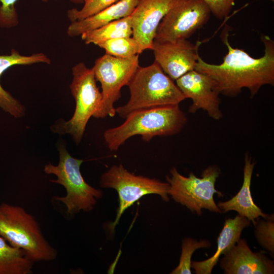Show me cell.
<instances>
[{"label":"cell","mask_w":274,"mask_h":274,"mask_svg":"<svg viewBox=\"0 0 274 274\" xmlns=\"http://www.w3.org/2000/svg\"><path fill=\"white\" fill-rule=\"evenodd\" d=\"M228 30L223 31L221 38L228 49L220 64H210L199 56L195 70L209 76L214 89L219 93L234 96L244 88L251 96L255 95L265 85L274 84V42L267 36H262L264 53L253 58L245 50L233 48L228 42Z\"/></svg>","instance_id":"6da1fadb"},{"label":"cell","mask_w":274,"mask_h":274,"mask_svg":"<svg viewBox=\"0 0 274 274\" xmlns=\"http://www.w3.org/2000/svg\"><path fill=\"white\" fill-rule=\"evenodd\" d=\"M121 125L106 130L105 143L111 151H116L129 138L135 135L149 142L156 136H169L179 133L187 122L179 105H168L133 111Z\"/></svg>","instance_id":"7a4b0ae2"},{"label":"cell","mask_w":274,"mask_h":274,"mask_svg":"<svg viewBox=\"0 0 274 274\" xmlns=\"http://www.w3.org/2000/svg\"><path fill=\"white\" fill-rule=\"evenodd\" d=\"M127 86L130 91L128 102L115 109L116 113L124 119L136 110L179 105L186 99L155 61L149 66H139Z\"/></svg>","instance_id":"3957f363"},{"label":"cell","mask_w":274,"mask_h":274,"mask_svg":"<svg viewBox=\"0 0 274 274\" xmlns=\"http://www.w3.org/2000/svg\"><path fill=\"white\" fill-rule=\"evenodd\" d=\"M0 235L33 261H50L57 252L44 237L33 216L22 207L0 203Z\"/></svg>","instance_id":"277c9868"},{"label":"cell","mask_w":274,"mask_h":274,"mask_svg":"<svg viewBox=\"0 0 274 274\" xmlns=\"http://www.w3.org/2000/svg\"><path fill=\"white\" fill-rule=\"evenodd\" d=\"M59 160L57 165L49 163L45 165L44 172L56 176V180L50 182L63 186L66 194L64 196H55L56 200L63 203L69 215L81 211L88 212L92 210L97 200L101 198V190L89 185L84 179L80 171L83 160L75 158L68 153L63 146L59 150Z\"/></svg>","instance_id":"5b68a950"},{"label":"cell","mask_w":274,"mask_h":274,"mask_svg":"<svg viewBox=\"0 0 274 274\" xmlns=\"http://www.w3.org/2000/svg\"><path fill=\"white\" fill-rule=\"evenodd\" d=\"M72 73L73 79L70 89L76 101L74 114L68 121L54 125L53 129L59 133L71 134L78 144L89 119L99 110L102 97L92 68L79 62L73 67Z\"/></svg>","instance_id":"8992f818"},{"label":"cell","mask_w":274,"mask_h":274,"mask_svg":"<svg viewBox=\"0 0 274 274\" xmlns=\"http://www.w3.org/2000/svg\"><path fill=\"white\" fill-rule=\"evenodd\" d=\"M219 169L215 166L208 167L202 173L201 178L192 172L188 177L180 174L176 167L170 170V176L166 177L169 185L168 195L177 202L185 206L192 212L201 215V209L222 213L214 199V194L223 195L215 189V183L219 176Z\"/></svg>","instance_id":"52a82bcc"},{"label":"cell","mask_w":274,"mask_h":274,"mask_svg":"<svg viewBox=\"0 0 274 274\" xmlns=\"http://www.w3.org/2000/svg\"><path fill=\"white\" fill-rule=\"evenodd\" d=\"M100 185L103 188L115 189L118 194L119 206L116 218L109 225L113 233L124 211L143 196L155 194L165 201L169 200V184L156 179L136 176L125 169L122 164L112 165L100 177Z\"/></svg>","instance_id":"ba28073f"},{"label":"cell","mask_w":274,"mask_h":274,"mask_svg":"<svg viewBox=\"0 0 274 274\" xmlns=\"http://www.w3.org/2000/svg\"><path fill=\"white\" fill-rule=\"evenodd\" d=\"M138 54L128 58L116 57L106 54L97 58L92 68L96 81L101 87L102 102L94 115L95 118L114 117L115 102L121 97V90L127 86L139 66Z\"/></svg>","instance_id":"9c48e42d"},{"label":"cell","mask_w":274,"mask_h":274,"mask_svg":"<svg viewBox=\"0 0 274 274\" xmlns=\"http://www.w3.org/2000/svg\"><path fill=\"white\" fill-rule=\"evenodd\" d=\"M211 14L202 0H175L158 25L154 40H187L207 23Z\"/></svg>","instance_id":"30bf717a"},{"label":"cell","mask_w":274,"mask_h":274,"mask_svg":"<svg viewBox=\"0 0 274 274\" xmlns=\"http://www.w3.org/2000/svg\"><path fill=\"white\" fill-rule=\"evenodd\" d=\"M202 42L193 44L187 40L174 42L154 40L152 50L155 61L173 81L195 70L199 57L198 49Z\"/></svg>","instance_id":"8fae6325"},{"label":"cell","mask_w":274,"mask_h":274,"mask_svg":"<svg viewBox=\"0 0 274 274\" xmlns=\"http://www.w3.org/2000/svg\"><path fill=\"white\" fill-rule=\"evenodd\" d=\"M176 82L185 98L192 100L189 108L190 113L202 110L215 120L222 117L219 94L214 89L213 80L209 76L193 70L180 77Z\"/></svg>","instance_id":"7c38bea8"},{"label":"cell","mask_w":274,"mask_h":274,"mask_svg":"<svg viewBox=\"0 0 274 274\" xmlns=\"http://www.w3.org/2000/svg\"><path fill=\"white\" fill-rule=\"evenodd\" d=\"M175 0H139L130 15L132 37L139 46L140 53L152 49L158 25Z\"/></svg>","instance_id":"4fadbf2b"},{"label":"cell","mask_w":274,"mask_h":274,"mask_svg":"<svg viewBox=\"0 0 274 274\" xmlns=\"http://www.w3.org/2000/svg\"><path fill=\"white\" fill-rule=\"evenodd\" d=\"M223 255L220 266L224 273H273V261L263 252H253L245 239H239Z\"/></svg>","instance_id":"5bb4252c"},{"label":"cell","mask_w":274,"mask_h":274,"mask_svg":"<svg viewBox=\"0 0 274 274\" xmlns=\"http://www.w3.org/2000/svg\"><path fill=\"white\" fill-rule=\"evenodd\" d=\"M255 163L248 154L245 158L244 167V180L239 192L230 199L218 202L217 206L222 212L230 211L237 212L239 215L247 218L254 225L259 217L264 219L269 217L254 202L250 190L252 176Z\"/></svg>","instance_id":"9a60e30c"},{"label":"cell","mask_w":274,"mask_h":274,"mask_svg":"<svg viewBox=\"0 0 274 274\" xmlns=\"http://www.w3.org/2000/svg\"><path fill=\"white\" fill-rule=\"evenodd\" d=\"M251 221L247 218L237 215L225 221L223 228L217 239V248L210 258L200 261H191V267L196 274H211L219 257L224 254L240 239L243 230L248 227Z\"/></svg>","instance_id":"2e32d148"},{"label":"cell","mask_w":274,"mask_h":274,"mask_svg":"<svg viewBox=\"0 0 274 274\" xmlns=\"http://www.w3.org/2000/svg\"><path fill=\"white\" fill-rule=\"evenodd\" d=\"M139 0H120L112 6L89 17L71 22L67 29L70 37L81 36L83 33L101 27L108 23L130 15Z\"/></svg>","instance_id":"e0dca14e"},{"label":"cell","mask_w":274,"mask_h":274,"mask_svg":"<svg viewBox=\"0 0 274 274\" xmlns=\"http://www.w3.org/2000/svg\"><path fill=\"white\" fill-rule=\"evenodd\" d=\"M50 64L51 60L45 54L41 52L30 55H23L12 49L9 55H0V77L7 69L15 65H29L37 63ZM0 107L15 117H22L24 113L23 106L0 84Z\"/></svg>","instance_id":"ac0fdd59"},{"label":"cell","mask_w":274,"mask_h":274,"mask_svg":"<svg viewBox=\"0 0 274 274\" xmlns=\"http://www.w3.org/2000/svg\"><path fill=\"white\" fill-rule=\"evenodd\" d=\"M34 262L23 250L0 235V274H31Z\"/></svg>","instance_id":"d6986e66"},{"label":"cell","mask_w":274,"mask_h":274,"mask_svg":"<svg viewBox=\"0 0 274 274\" xmlns=\"http://www.w3.org/2000/svg\"><path fill=\"white\" fill-rule=\"evenodd\" d=\"M132 35L130 15L113 21L98 28L81 35L86 44L96 45L106 41L119 38L130 37Z\"/></svg>","instance_id":"ffe728a7"},{"label":"cell","mask_w":274,"mask_h":274,"mask_svg":"<svg viewBox=\"0 0 274 274\" xmlns=\"http://www.w3.org/2000/svg\"><path fill=\"white\" fill-rule=\"evenodd\" d=\"M106 51V54L122 58H128L140 54L139 46L133 37L109 40L97 45Z\"/></svg>","instance_id":"44dd1931"},{"label":"cell","mask_w":274,"mask_h":274,"mask_svg":"<svg viewBox=\"0 0 274 274\" xmlns=\"http://www.w3.org/2000/svg\"><path fill=\"white\" fill-rule=\"evenodd\" d=\"M211 243L207 240L197 241L192 238L187 237L182 240V252L179 265L171 274H191V257L193 252L200 248H209Z\"/></svg>","instance_id":"7402d4cb"},{"label":"cell","mask_w":274,"mask_h":274,"mask_svg":"<svg viewBox=\"0 0 274 274\" xmlns=\"http://www.w3.org/2000/svg\"><path fill=\"white\" fill-rule=\"evenodd\" d=\"M120 0H83V7L78 10L73 8L67 11V16L72 22L91 16L112 6Z\"/></svg>","instance_id":"603a6c76"},{"label":"cell","mask_w":274,"mask_h":274,"mask_svg":"<svg viewBox=\"0 0 274 274\" xmlns=\"http://www.w3.org/2000/svg\"><path fill=\"white\" fill-rule=\"evenodd\" d=\"M255 235L259 244L271 254L274 253L273 215L264 220L257 219L254 224Z\"/></svg>","instance_id":"cb8c5ba5"},{"label":"cell","mask_w":274,"mask_h":274,"mask_svg":"<svg viewBox=\"0 0 274 274\" xmlns=\"http://www.w3.org/2000/svg\"><path fill=\"white\" fill-rule=\"evenodd\" d=\"M18 0H0V26L12 27L18 23V15L15 4ZM47 2L48 0H42Z\"/></svg>","instance_id":"d4e9b609"},{"label":"cell","mask_w":274,"mask_h":274,"mask_svg":"<svg viewBox=\"0 0 274 274\" xmlns=\"http://www.w3.org/2000/svg\"><path fill=\"white\" fill-rule=\"evenodd\" d=\"M209 6L211 13L218 19L226 18L235 5V0H202Z\"/></svg>","instance_id":"484cf974"},{"label":"cell","mask_w":274,"mask_h":274,"mask_svg":"<svg viewBox=\"0 0 274 274\" xmlns=\"http://www.w3.org/2000/svg\"><path fill=\"white\" fill-rule=\"evenodd\" d=\"M72 2L76 4H81L83 3V0H70Z\"/></svg>","instance_id":"4316f807"},{"label":"cell","mask_w":274,"mask_h":274,"mask_svg":"<svg viewBox=\"0 0 274 274\" xmlns=\"http://www.w3.org/2000/svg\"><path fill=\"white\" fill-rule=\"evenodd\" d=\"M270 1H272V2H273V1H274V0H270Z\"/></svg>","instance_id":"83f0119b"}]
</instances>
